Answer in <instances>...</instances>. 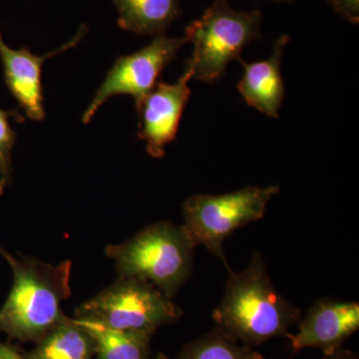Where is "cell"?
<instances>
[{
	"label": "cell",
	"instance_id": "1",
	"mask_svg": "<svg viewBox=\"0 0 359 359\" xmlns=\"http://www.w3.org/2000/svg\"><path fill=\"white\" fill-rule=\"evenodd\" d=\"M212 318L216 327L252 347L287 337L301 320V311L278 292L261 252H255L247 268L229 271L223 299Z\"/></svg>",
	"mask_w": 359,
	"mask_h": 359
},
{
	"label": "cell",
	"instance_id": "9",
	"mask_svg": "<svg viewBox=\"0 0 359 359\" xmlns=\"http://www.w3.org/2000/svg\"><path fill=\"white\" fill-rule=\"evenodd\" d=\"M358 330V302L321 299L302 318L297 332L287 337L294 354L302 349L316 348L330 355L339 351Z\"/></svg>",
	"mask_w": 359,
	"mask_h": 359
},
{
	"label": "cell",
	"instance_id": "6",
	"mask_svg": "<svg viewBox=\"0 0 359 359\" xmlns=\"http://www.w3.org/2000/svg\"><path fill=\"white\" fill-rule=\"evenodd\" d=\"M182 309L160 290L136 278H119L76 311L90 318L131 332H152L181 318Z\"/></svg>",
	"mask_w": 359,
	"mask_h": 359
},
{
	"label": "cell",
	"instance_id": "12",
	"mask_svg": "<svg viewBox=\"0 0 359 359\" xmlns=\"http://www.w3.org/2000/svg\"><path fill=\"white\" fill-rule=\"evenodd\" d=\"M73 320L93 339L97 359L148 358L152 332L119 330L90 318Z\"/></svg>",
	"mask_w": 359,
	"mask_h": 359
},
{
	"label": "cell",
	"instance_id": "20",
	"mask_svg": "<svg viewBox=\"0 0 359 359\" xmlns=\"http://www.w3.org/2000/svg\"><path fill=\"white\" fill-rule=\"evenodd\" d=\"M146 359H150V358H146ZM153 359H170L168 358V356L165 355V354L159 353L157 356H156L155 358Z\"/></svg>",
	"mask_w": 359,
	"mask_h": 359
},
{
	"label": "cell",
	"instance_id": "21",
	"mask_svg": "<svg viewBox=\"0 0 359 359\" xmlns=\"http://www.w3.org/2000/svg\"><path fill=\"white\" fill-rule=\"evenodd\" d=\"M269 1H275V2H290V1H292V0H269Z\"/></svg>",
	"mask_w": 359,
	"mask_h": 359
},
{
	"label": "cell",
	"instance_id": "5",
	"mask_svg": "<svg viewBox=\"0 0 359 359\" xmlns=\"http://www.w3.org/2000/svg\"><path fill=\"white\" fill-rule=\"evenodd\" d=\"M278 192V185L249 186L221 195H194L182 205V226L195 248L204 245L231 271L223 250L224 240L263 218L269 203Z\"/></svg>",
	"mask_w": 359,
	"mask_h": 359
},
{
	"label": "cell",
	"instance_id": "22",
	"mask_svg": "<svg viewBox=\"0 0 359 359\" xmlns=\"http://www.w3.org/2000/svg\"><path fill=\"white\" fill-rule=\"evenodd\" d=\"M214 1H219V0H214ZM224 1H228V0H224Z\"/></svg>",
	"mask_w": 359,
	"mask_h": 359
},
{
	"label": "cell",
	"instance_id": "16",
	"mask_svg": "<svg viewBox=\"0 0 359 359\" xmlns=\"http://www.w3.org/2000/svg\"><path fill=\"white\" fill-rule=\"evenodd\" d=\"M11 119L18 122L25 121V118L16 111L0 109V196L11 183L13 176L11 153L16 141V133L11 126Z\"/></svg>",
	"mask_w": 359,
	"mask_h": 359
},
{
	"label": "cell",
	"instance_id": "10",
	"mask_svg": "<svg viewBox=\"0 0 359 359\" xmlns=\"http://www.w3.org/2000/svg\"><path fill=\"white\" fill-rule=\"evenodd\" d=\"M87 33L82 25L74 39L51 53L36 56L28 48L20 50L11 48L0 32V59L4 65V78L9 91L13 94L28 118L42 121L45 118L43 88L41 83L42 65L46 59L73 48Z\"/></svg>",
	"mask_w": 359,
	"mask_h": 359
},
{
	"label": "cell",
	"instance_id": "13",
	"mask_svg": "<svg viewBox=\"0 0 359 359\" xmlns=\"http://www.w3.org/2000/svg\"><path fill=\"white\" fill-rule=\"evenodd\" d=\"M122 29L140 35L166 33L180 14L179 0H112Z\"/></svg>",
	"mask_w": 359,
	"mask_h": 359
},
{
	"label": "cell",
	"instance_id": "17",
	"mask_svg": "<svg viewBox=\"0 0 359 359\" xmlns=\"http://www.w3.org/2000/svg\"><path fill=\"white\" fill-rule=\"evenodd\" d=\"M330 6L339 13L344 20L358 25L359 22V0H327Z\"/></svg>",
	"mask_w": 359,
	"mask_h": 359
},
{
	"label": "cell",
	"instance_id": "15",
	"mask_svg": "<svg viewBox=\"0 0 359 359\" xmlns=\"http://www.w3.org/2000/svg\"><path fill=\"white\" fill-rule=\"evenodd\" d=\"M180 359H266L250 346L215 327L199 339L187 344Z\"/></svg>",
	"mask_w": 359,
	"mask_h": 359
},
{
	"label": "cell",
	"instance_id": "2",
	"mask_svg": "<svg viewBox=\"0 0 359 359\" xmlns=\"http://www.w3.org/2000/svg\"><path fill=\"white\" fill-rule=\"evenodd\" d=\"M13 269V285L0 309V332L20 341H39L67 318L61 304L69 297L70 261L52 266L34 257H16L0 247Z\"/></svg>",
	"mask_w": 359,
	"mask_h": 359
},
{
	"label": "cell",
	"instance_id": "8",
	"mask_svg": "<svg viewBox=\"0 0 359 359\" xmlns=\"http://www.w3.org/2000/svg\"><path fill=\"white\" fill-rule=\"evenodd\" d=\"M192 72L186 68L175 83L159 82L144 99L139 114L138 137L154 158L164 157L166 146L176 139L180 121L191 96Z\"/></svg>",
	"mask_w": 359,
	"mask_h": 359
},
{
	"label": "cell",
	"instance_id": "14",
	"mask_svg": "<svg viewBox=\"0 0 359 359\" xmlns=\"http://www.w3.org/2000/svg\"><path fill=\"white\" fill-rule=\"evenodd\" d=\"M26 359H97L88 332L67 318L36 342Z\"/></svg>",
	"mask_w": 359,
	"mask_h": 359
},
{
	"label": "cell",
	"instance_id": "19",
	"mask_svg": "<svg viewBox=\"0 0 359 359\" xmlns=\"http://www.w3.org/2000/svg\"><path fill=\"white\" fill-rule=\"evenodd\" d=\"M323 359H358L355 353H351V351L340 348L339 351H335L334 353L330 355H325Z\"/></svg>",
	"mask_w": 359,
	"mask_h": 359
},
{
	"label": "cell",
	"instance_id": "4",
	"mask_svg": "<svg viewBox=\"0 0 359 359\" xmlns=\"http://www.w3.org/2000/svg\"><path fill=\"white\" fill-rule=\"evenodd\" d=\"M263 15L259 11H238L228 1H214L185 30L187 42L193 44L186 68L192 79L212 84L223 78L233 60H240L243 49L261 37Z\"/></svg>",
	"mask_w": 359,
	"mask_h": 359
},
{
	"label": "cell",
	"instance_id": "3",
	"mask_svg": "<svg viewBox=\"0 0 359 359\" xmlns=\"http://www.w3.org/2000/svg\"><path fill=\"white\" fill-rule=\"evenodd\" d=\"M195 245L185 229L161 222L120 245L106 247L120 278L145 280L172 299L192 271Z\"/></svg>",
	"mask_w": 359,
	"mask_h": 359
},
{
	"label": "cell",
	"instance_id": "7",
	"mask_svg": "<svg viewBox=\"0 0 359 359\" xmlns=\"http://www.w3.org/2000/svg\"><path fill=\"white\" fill-rule=\"evenodd\" d=\"M186 43L185 37L173 39L163 33L155 35L151 43L141 50L118 58L85 110L82 122L87 124L91 121L99 108L114 96L133 97L138 109L154 89L162 71L176 59L177 53Z\"/></svg>",
	"mask_w": 359,
	"mask_h": 359
},
{
	"label": "cell",
	"instance_id": "18",
	"mask_svg": "<svg viewBox=\"0 0 359 359\" xmlns=\"http://www.w3.org/2000/svg\"><path fill=\"white\" fill-rule=\"evenodd\" d=\"M0 359H26L18 347L0 341Z\"/></svg>",
	"mask_w": 359,
	"mask_h": 359
},
{
	"label": "cell",
	"instance_id": "11",
	"mask_svg": "<svg viewBox=\"0 0 359 359\" xmlns=\"http://www.w3.org/2000/svg\"><path fill=\"white\" fill-rule=\"evenodd\" d=\"M290 36L283 34L273 43V52L266 60L245 62L241 58L238 62L244 68V74L238 83V90L245 102L264 115L278 118L285 99L282 56L283 49L289 43Z\"/></svg>",
	"mask_w": 359,
	"mask_h": 359
}]
</instances>
